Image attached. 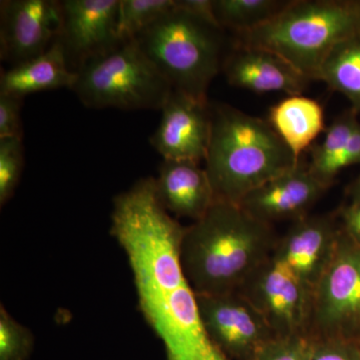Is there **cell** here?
Returning <instances> with one entry per match:
<instances>
[{
	"label": "cell",
	"mask_w": 360,
	"mask_h": 360,
	"mask_svg": "<svg viewBox=\"0 0 360 360\" xmlns=\"http://www.w3.org/2000/svg\"><path fill=\"white\" fill-rule=\"evenodd\" d=\"M184 229L161 205L153 177L139 179L113 200L111 234L127 255L139 309L167 360H231L206 333L182 267Z\"/></svg>",
	"instance_id": "obj_1"
},
{
	"label": "cell",
	"mask_w": 360,
	"mask_h": 360,
	"mask_svg": "<svg viewBox=\"0 0 360 360\" xmlns=\"http://www.w3.org/2000/svg\"><path fill=\"white\" fill-rule=\"evenodd\" d=\"M277 236L240 205L215 201L200 219L186 226L180 260L196 295L236 292L271 257Z\"/></svg>",
	"instance_id": "obj_2"
},
{
	"label": "cell",
	"mask_w": 360,
	"mask_h": 360,
	"mask_svg": "<svg viewBox=\"0 0 360 360\" xmlns=\"http://www.w3.org/2000/svg\"><path fill=\"white\" fill-rule=\"evenodd\" d=\"M210 115L205 168L215 201L239 205L251 191L300 162L266 120L225 103L210 104Z\"/></svg>",
	"instance_id": "obj_3"
},
{
	"label": "cell",
	"mask_w": 360,
	"mask_h": 360,
	"mask_svg": "<svg viewBox=\"0 0 360 360\" xmlns=\"http://www.w3.org/2000/svg\"><path fill=\"white\" fill-rule=\"evenodd\" d=\"M360 32V0H290L276 18L236 33L232 45L274 52L310 80L336 44Z\"/></svg>",
	"instance_id": "obj_4"
},
{
	"label": "cell",
	"mask_w": 360,
	"mask_h": 360,
	"mask_svg": "<svg viewBox=\"0 0 360 360\" xmlns=\"http://www.w3.org/2000/svg\"><path fill=\"white\" fill-rule=\"evenodd\" d=\"M222 32L176 6L134 40L172 89L208 103V87L226 56Z\"/></svg>",
	"instance_id": "obj_5"
},
{
	"label": "cell",
	"mask_w": 360,
	"mask_h": 360,
	"mask_svg": "<svg viewBox=\"0 0 360 360\" xmlns=\"http://www.w3.org/2000/svg\"><path fill=\"white\" fill-rule=\"evenodd\" d=\"M70 90L89 108L161 110L172 85L134 39L91 59L77 71Z\"/></svg>",
	"instance_id": "obj_6"
},
{
	"label": "cell",
	"mask_w": 360,
	"mask_h": 360,
	"mask_svg": "<svg viewBox=\"0 0 360 360\" xmlns=\"http://www.w3.org/2000/svg\"><path fill=\"white\" fill-rule=\"evenodd\" d=\"M309 336L360 340V248L342 231L335 257L312 292Z\"/></svg>",
	"instance_id": "obj_7"
},
{
	"label": "cell",
	"mask_w": 360,
	"mask_h": 360,
	"mask_svg": "<svg viewBox=\"0 0 360 360\" xmlns=\"http://www.w3.org/2000/svg\"><path fill=\"white\" fill-rule=\"evenodd\" d=\"M238 291L262 314L276 336H309L312 291L271 257Z\"/></svg>",
	"instance_id": "obj_8"
},
{
	"label": "cell",
	"mask_w": 360,
	"mask_h": 360,
	"mask_svg": "<svg viewBox=\"0 0 360 360\" xmlns=\"http://www.w3.org/2000/svg\"><path fill=\"white\" fill-rule=\"evenodd\" d=\"M198 300L206 333L231 360H255L276 338L262 314L239 291L198 295Z\"/></svg>",
	"instance_id": "obj_9"
},
{
	"label": "cell",
	"mask_w": 360,
	"mask_h": 360,
	"mask_svg": "<svg viewBox=\"0 0 360 360\" xmlns=\"http://www.w3.org/2000/svg\"><path fill=\"white\" fill-rule=\"evenodd\" d=\"M340 236L335 212L309 214L293 221L277 238L271 258L314 292L335 257Z\"/></svg>",
	"instance_id": "obj_10"
},
{
	"label": "cell",
	"mask_w": 360,
	"mask_h": 360,
	"mask_svg": "<svg viewBox=\"0 0 360 360\" xmlns=\"http://www.w3.org/2000/svg\"><path fill=\"white\" fill-rule=\"evenodd\" d=\"M61 21V1L2 0L0 58L14 66L44 53L58 39Z\"/></svg>",
	"instance_id": "obj_11"
},
{
	"label": "cell",
	"mask_w": 360,
	"mask_h": 360,
	"mask_svg": "<svg viewBox=\"0 0 360 360\" xmlns=\"http://www.w3.org/2000/svg\"><path fill=\"white\" fill-rule=\"evenodd\" d=\"M120 0H63V21L56 41L70 70L77 72L91 59L122 44L117 18Z\"/></svg>",
	"instance_id": "obj_12"
},
{
	"label": "cell",
	"mask_w": 360,
	"mask_h": 360,
	"mask_svg": "<svg viewBox=\"0 0 360 360\" xmlns=\"http://www.w3.org/2000/svg\"><path fill=\"white\" fill-rule=\"evenodd\" d=\"M158 129L149 139L163 160L205 161L212 130L210 104L172 89Z\"/></svg>",
	"instance_id": "obj_13"
},
{
	"label": "cell",
	"mask_w": 360,
	"mask_h": 360,
	"mask_svg": "<svg viewBox=\"0 0 360 360\" xmlns=\"http://www.w3.org/2000/svg\"><path fill=\"white\" fill-rule=\"evenodd\" d=\"M328 189L310 172L309 163L300 160L288 172L251 191L239 205L265 224L293 222L309 215Z\"/></svg>",
	"instance_id": "obj_14"
},
{
	"label": "cell",
	"mask_w": 360,
	"mask_h": 360,
	"mask_svg": "<svg viewBox=\"0 0 360 360\" xmlns=\"http://www.w3.org/2000/svg\"><path fill=\"white\" fill-rule=\"evenodd\" d=\"M222 71L232 86L258 94H302L311 82L281 56L257 47L232 45Z\"/></svg>",
	"instance_id": "obj_15"
},
{
	"label": "cell",
	"mask_w": 360,
	"mask_h": 360,
	"mask_svg": "<svg viewBox=\"0 0 360 360\" xmlns=\"http://www.w3.org/2000/svg\"><path fill=\"white\" fill-rule=\"evenodd\" d=\"M155 179L161 205L174 217L196 221L215 202L207 172L200 163L163 160Z\"/></svg>",
	"instance_id": "obj_16"
},
{
	"label": "cell",
	"mask_w": 360,
	"mask_h": 360,
	"mask_svg": "<svg viewBox=\"0 0 360 360\" xmlns=\"http://www.w3.org/2000/svg\"><path fill=\"white\" fill-rule=\"evenodd\" d=\"M266 122L296 161L302 160L303 153L312 148L326 129L321 104L302 94L288 96L272 105Z\"/></svg>",
	"instance_id": "obj_17"
},
{
	"label": "cell",
	"mask_w": 360,
	"mask_h": 360,
	"mask_svg": "<svg viewBox=\"0 0 360 360\" xmlns=\"http://www.w3.org/2000/svg\"><path fill=\"white\" fill-rule=\"evenodd\" d=\"M77 73L70 70L65 51L58 41L37 58L2 70L0 92L25 98L45 90L71 89Z\"/></svg>",
	"instance_id": "obj_18"
},
{
	"label": "cell",
	"mask_w": 360,
	"mask_h": 360,
	"mask_svg": "<svg viewBox=\"0 0 360 360\" xmlns=\"http://www.w3.org/2000/svg\"><path fill=\"white\" fill-rule=\"evenodd\" d=\"M317 80L347 97L360 113V32L336 44L319 68Z\"/></svg>",
	"instance_id": "obj_19"
},
{
	"label": "cell",
	"mask_w": 360,
	"mask_h": 360,
	"mask_svg": "<svg viewBox=\"0 0 360 360\" xmlns=\"http://www.w3.org/2000/svg\"><path fill=\"white\" fill-rule=\"evenodd\" d=\"M357 115L352 108L341 113L326 127L322 141L312 146L310 172L328 188L340 174L341 158L359 123Z\"/></svg>",
	"instance_id": "obj_20"
},
{
	"label": "cell",
	"mask_w": 360,
	"mask_h": 360,
	"mask_svg": "<svg viewBox=\"0 0 360 360\" xmlns=\"http://www.w3.org/2000/svg\"><path fill=\"white\" fill-rule=\"evenodd\" d=\"M290 0H213L215 20L233 34L255 30L276 18Z\"/></svg>",
	"instance_id": "obj_21"
},
{
	"label": "cell",
	"mask_w": 360,
	"mask_h": 360,
	"mask_svg": "<svg viewBox=\"0 0 360 360\" xmlns=\"http://www.w3.org/2000/svg\"><path fill=\"white\" fill-rule=\"evenodd\" d=\"M175 6V0H120L118 37L122 41L134 39Z\"/></svg>",
	"instance_id": "obj_22"
},
{
	"label": "cell",
	"mask_w": 360,
	"mask_h": 360,
	"mask_svg": "<svg viewBox=\"0 0 360 360\" xmlns=\"http://www.w3.org/2000/svg\"><path fill=\"white\" fill-rule=\"evenodd\" d=\"M30 329L20 323L1 305L0 309V360H28L34 349Z\"/></svg>",
	"instance_id": "obj_23"
},
{
	"label": "cell",
	"mask_w": 360,
	"mask_h": 360,
	"mask_svg": "<svg viewBox=\"0 0 360 360\" xmlns=\"http://www.w3.org/2000/svg\"><path fill=\"white\" fill-rule=\"evenodd\" d=\"M23 167V139H0V205H6L13 198Z\"/></svg>",
	"instance_id": "obj_24"
},
{
	"label": "cell",
	"mask_w": 360,
	"mask_h": 360,
	"mask_svg": "<svg viewBox=\"0 0 360 360\" xmlns=\"http://www.w3.org/2000/svg\"><path fill=\"white\" fill-rule=\"evenodd\" d=\"M314 340L309 336H276L255 360H307L314 352Z\"/></svg>",
	"instance_id": "obj_25"
},
{
	"label": "cell",
	"mask_w": 360,
	"mask_h": 360,
	"mask_svg": "<svg viewBox=\"0 0 360 360\" xmlns=\"http://www.w3.org/2000/svg\"><path fill=\"white\" fill-rule=\"evenodd\" d=\"M23 98L0 92V139H23Z\"/></svg>",
	"instance_id": "obj_26"
},
{
	"label": "cell",
	"mask_w": 360,
	"mask_h": 360,
	"mask_svg": "<svg viewBox=\"0 0 360 360\" xmlns=\"http://www.w3.org/2000/svg\"><path fill=\"white\" fill-rule=\"evenodd\" d=\"M314 341V354L310 360H360L359 341L340 338Z\"/></svg>",
	"instance_id": "obj_27"
},
{
	"label": "cell",
	"mask_w": 360,
	"mask_h": 360,
	"mask_svg": "<svg viewBox=\"0 0 360 360\" xmlns=\"http://www.w3.org/2000/svg\"><path fill=\"white\" fill-rule=\"evenodd\" d=\"M341 231L360 248V202H348L335 212Z\"/></svg>",
	"instance_id": "obj_28"
},
{
	"label": "cell",
	"mask_w": 360,
	"mask_h": 360,
	"mask_svg": "<svg viewBox=\"0 0 360 360\" xmlns=\"http://www.w3.org/2000/svg\"><path fill=\"white\" fill-rule=\"evenodd\" d=\"M176 6L191 15L219 27L215 20L213 0H176Z\"/></svg>",
	"instance_id": "obj_29"
},
{
	"label": "cell",
	"mask_w": 360,
	"mask_h": 360,
	"mask_svg": "<svg viewBox=\"0 0 360 360\" xmlns=\"http://www.w3.org/2000/svg\"><path fill=\"white\" fill-rule=\"evenodd\" d=\"M360 165V122L350 136L340 160V172L352 165Z\"/></svg>",
	"instance_id": "obj_30"
},
{
	"label": "cell",
	"mask_w": 360,
	"mask_h": 360,
	"mask_svg": "<svg viewBox=\"0 0 360 360\" xmlns=\"http://www.w3.org/2000/svg\"><path fill=\"white\" fill-rule=\"evenodd\" d=\"M347 193L349 202H360V174L347 187Z\"/></svg>",
	"instance_id": "obj_31"
},
{
	"label": "cell",
	"mask_w": 360,
	"mask_h": 360,
	"mask_svg": "<svg viewBox=\"0 0 360 360\" xmlns=\"http://www.w3.org/2000/svg\"><path fill=\"white\" fill-rule=\"evenodd\" d=\"M359 345H360V340H359Z\"/></svg>",
	"instance_id": "obj_32"
}]
</instances>
